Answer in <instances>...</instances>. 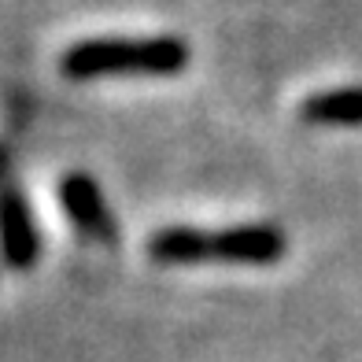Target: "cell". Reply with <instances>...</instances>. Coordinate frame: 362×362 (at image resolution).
<instances>
[{
  "mask_svg": "<svg viewBox=\"0 0 362 362\" xmlns=\"http://www.w3.org/2000/svg\"><path fill=\"white\" fill-rule=\"evenodd\" d=\"M300 122L322 129H358L362 126V86H337L310 93L300 104Z\"/></svg>",
  "mask_w": 362,
  "mask_h": 362,
  "instance_id": "cell-5",
  "label": "cell"
},
{
  "mask_svg": "<svg viewBox=\"0 0 362 362\" xmlns=\"http://www.w3.org/2000/svg\"><path fill=\"white\" fill-rule=\"evenodd\" d=\"M144 252L163 267L192 262H237V267H274L288 252V237L270 222H240L229 229L200 226H163L148 237Z\"/></svg>",
  "mask_w": 362,
  "mask_h": 362,
  "instance_id": "cell-1",
  "label": "cell"
},
{
  "mask_svg": "<svg viewBox=\"0 0 362 362\" xmlns=\"http://www.w3.org/2000/svg\"><path fill=\"white\" fill-rule=\"evenodd\" d=\"M189 67V45L174 34L159 37H86L59 56L71 81L93 78H174Z\"/></svg>",
  "mask_w": 362,
  "mask_h": 362,
  "instance_id": "cell-2",
  "label": "cell"
},
{
  "mask_svg": "<svg viewBox=\"0 0 362 362\" xmlns=\"http://www.w3.org/2000/svg\"><path fill=\"white\" fill-rule=\"evenodd\" d=\"M0 255L15 270H30L41 255V233L26 196L11 185L4 156H0Z\"/></svg>",
  "mask_w": 362,
  "mask_h": 362,
  "instance_id": "cell-3",
  "label": "cell"
},
{
  "mask_svg": "<svg viewBox=\"0 0 362 362\" xmlns=\"http://www.w3.org/2000/svg\"><path fill=\"white\" fill-rule=\"evenodd\" d=\"M59 204H63V215L71 218V226L78 233L93 237L96 244H115L119 240V222L107 211V200L96 177L86 170H67L59 177Z\"/></svg>",
  "mask_w": 362,
  "mask_h": 362,
  "instance_id": "cell-4",
  "label": "cell"
}]
</instances>
